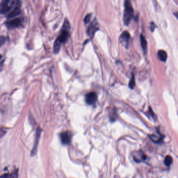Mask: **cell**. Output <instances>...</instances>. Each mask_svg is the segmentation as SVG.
I'll list each match as a JSON object with an SVG mask.
<instances>
[{
	"mask_svg": "<svg viewBox=\"0 0 178 178\" xmlns=\"http://www.w3.org/2000/svg\"><path fill=\"white\" fill-rule=\"evenodd\" d=\"M70 25L67 20H65L60 34L55 40L53 45V53L55 55L59 53L63 43L67 42L69 39L70 37Z\"/></svg>",
	"mask_w": 178,
	"mask_h": 178,
	"instance_id": "6da1fadb",
	"label": "cell"
},
{
	"mask_svg": "<svg viewBox=\"0 0 178 178\" xmlns=\"http://www.w3.org/2000/svg\"><path fill=\"white\" fill-rule=\"evenodd\" d=\"M20 5V2L17 0H3L0 2V13L8 14L14 8Z\"/></svg>",
	"mask_w": 178,
	"mask_h": 178,
	"instance_id": "7a4b0ae2",
	"label": "cell"
},
{
	"mask_svg": "<svg viewBox=\"0 0 178 178\" xmlns=\"http://www.w3.org/2000/svg\"><path fill=\"white\" fill-rule=\"evenodd\" d=\"M125 9L124 11L123 22L125 25H129L131 22L132 18L133 17L134 10L132 6L131 3L129 1L125 2Z\"/></svg>",
	"mask_w": 178,
	"mask_h": 178,
	"instance_id": "3957f363",
	"label": "cell"
},
{
	"mask_svg": "<svg viewBox=\"0 0 178 178\" xmlns=\"http://www.w3.org/2000/svg\"><path fill=\"white\" fill-rule=\"evenodd\" d=\"M22 20L19 18H15L14 19L8 20L5 23L6 27L9 29H14L18 28L22 25Z\"/></svg>",
	"mask_w": 178,
	"mask_h": 178,
	"instance_id": "277c9868",
	"label": "cell"
},
{
	"mask_svg": "<svg viewBox=\"0 0 178 178\" xmlns=\"http://www.w3.org/2000/svg\"><path fill=\"white\" fill-rule=\"evenodd\" d=\"M41 131H42V130L40 127L37 128L36 133L35 140V142H34V145H33V149L31 151V156H35L37 153L38 146V144H39V139L40 138Z\"/></svg>",
	"mask_w": 178,
	"mask_h": 178,
	"instance_id": "5b68a950",
	"label": "cell"
},
{
	"mask_svg": "<svg viewBox=\"0 0 178 178\" xmlns=\"http://www.w3.org/2000/svg\"><path fill=\"white\" fill-rule=\"evenodd\" d=\"M61 143L63 145H68L70 143L72 134L69 131L63 132L60 135Z\"/></svg>",
	"mask_w": 178,
	"mask_h": 178,
	"instance_id": "8992f818",
	"label": "cell"
},
{
	"mask_svg": "<svg viewBox=\"0 0 178 178\" xmlns=\"http://www.w3.org/2000/svg\"><path fill=\"white\" fill-rule=\"evenodd\" d=\"M97 100V95L95 92L88 93L86 95L85 100L86 103L89 105H93Z\"/></svg>",
	"mask_w": 178,
	"mask_h": 178,
	"instance_id": "52a82bcc",
	"label": "cell"
},
{
	"mask_svg": "<svg viewBox=\"0 0 178 178\" xmlns=\"http://www.w3.org/2000/svg\"><path fill=\"white\" fill-rule=\"evenodd\" d=\"M130 39V33L126 31H124L122 33L121 36H120V42L125 47H127L129 44V40Z\"/></svg>",
	"mask_w": 178,
	"mask_h": 178,
	"instance_id": "ba28073f",
	"label": "cell"
},
{
	"mask_svg": "<svg viewBox=\"0 0 178 178\" xmlns=\"http://www.w3.org/2000/svg\"><path fill=\"white\" fill-rule=\"evenodd\" d=\"M98 30H99V28H98V23L96 20H94L91 23V25L89 26V27H88L87 30V34L90 37H92L96 31H97Z\"/></svg>",
	"mask_w": 178,
	"mask_h": 178,
	"instance_id": "9c48e42d",
	"label": "cell"
},
{
	"mask_svg": "<svg viewBox=\"0 0 178 178\" xmlns=\"http://www.w3.org/2000/svg\"><path fill=\"white\" fill-rule=\"evenodd\" d=\"M146 158V157L145 154L141 151H136L133 154V159L137 163H140L145 161Z\"/></svg>",
	"mask_w": 178,
	"mask_h": 178,
	"instance_id": "30bf717a",
	"label": "cell"
},
{
	"mask_svg": "<svg viewBox=\"0 0 178 178\" xmlns=\"http://www.w3.org/2000/svg\"><path fill=\"white\" fill-rule=\"evenodd\" d=\"M20 5L16 7L14 10L12 11L8 14H7L6 17L8 18H12L15 17L16 16L19 15L21 13V10H20Z\"/></svg>",
	"mask_w": 178,
	"mask_h": 178,
	"instance_id": "8fae6325",
	"label": "cell"
},
{
	"mask_svg": "<svg viewBox=\"0 0 178 178\" xmlns=\"http://www.w3.org/2000/svg\"><path fill=\"white\" fill-rule=\"evenodd\" d=\"M140 41H141V46L143 49V51L144 52V53H146L147 50V42L145 37L143 35H140Z\"/></svg>",
	"mask_w": 178,
	"mask_h": 178,
	"instance_id": "7c38bea8",
	"label": "cell"
},
{
	"mask_svg": "<svg viewBox=\"0 0 178 178\" xmlns=\"http://www.w3.org/2000/svg\"><path fill=\"white\" fill-rule=\"evenodd\" d=\"M158 57L159 59H160L161 61H163L164 62L167 60V54L166 51L163 50H161L158 52Z\"/></svg>",
	"mask_w": 178,
	"mask_h": 178,
	"instance_id": "4fadbf2b",
	"label": "cell"
},
{
	"mask_svg": "<svg viewBox=\"0 0 178 178\" xmlns=\"http://www.w3.org/2000/svg\"><path fill=\"white\" fill-rule=\"evenodd\" d=\"M149 137L152 141L155 142V143H158L161 142V141H162L163 138L161 137V135L159 134V133L157 134V135L153 134V135H150Z\"/></svg>",
	"mask_w": 178,
	"mask_h": 178,
	"instance_id": "5bb4252c",
	"label": "cell"
},
{
	"mask_svg": "<svg viewBox=\"0 0 178 178\" xmlns=\"http://www.w3.org/2000/svg\"><path fill=\"white\" fill-rule=\"evenodd\" d=\"M18 170H15L11 173L4 174L3 176H1L0 178H18Z\"/></svg>",
	"mask_w": 178,
	"mask_h": 178,
	"instance_id": "9a60e30c",
	"label": "cell"
},
{
	"mask_svg": "<svg viewBox=\"0 0 178 178\" xmlns=\"http://www.w3.org/2000/svg\"><path fill=\"white\" fill-rule=\"evenodd\" d=\"M172 158L170 156H167L164 158V163L165 165L167 167H169L172 163Z\"/></svg>",
	"mask_w": 178,
	"mask_h": 178,
	"instance_id": "2e32d148",
	"label": "cell"
},
{
	"mask_svg": "<svg viewBox=\"0 0 178 178\" xmlns=\"http://www.w3.org/2000/svg\"><path fill=\"white\" fill-rule=\"evenodd\" d=\"M130 88L131 89H134V87L135 86V77H134V74L132 75V76L131 78V80L130 81L129 85Z\"/></svg>",
	"mask_w": 178,
	"mask_h": 178,
	"instance_id": "e0dca14e",
	"label": "cell"
},
{
	"mask_svg": "<svg viewBox=\"0 0 178 178\" xmlns=\"http://www.w3.org/2000/svg\"><path fill=\"white\" fill-rule=\"evenodd\" d=\"M6 41V37L4 36H0V47L4 45Z\"/></svg>",
	"mask_w": 178,
	"mask_h": 178,
	"instance_id": "ac0fdd59",
	"label": "cell"
},
{
	"mask_svg": "<svg viewBox=\"0 0 178 178\" xmlns=\"http://www.w3.org/2000/svg\"><path fill=\"white\" fill-rule=\"evenodd\" d=\"M90 18H91V15L89 14H87L86 16V17L85 18L84 22L85 23H87L89 22L90 20Z\"/></svg>",
	"mask_w": 178,
	"mask_h": 178,
	"instance_id": "d6986e66",
	"label": "cell"
},
{
	"mask_svg": "<svg viewBox=\"0 0 178 178\" xmlns=\"http://www.w3.org/2000/svg\"><path fill=\"white\" fill-rule=\"evenodd\" d=\"M155 28H156V25L154 23L151 22V27H150L151 31H152V32L154 31V30H155Z\"/></svg>",
	"mask_w": 178,
	"mask_h": 178,
	"instance_id": "ffe728a7",
	"label": "cell"
}]
</instances>
